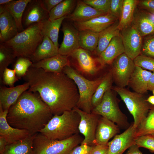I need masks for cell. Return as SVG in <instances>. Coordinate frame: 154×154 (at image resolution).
Returning <instances> with one entry per match:
<instances>
[{"label":"cell","mask_w":154,"mask_h":154,"mask_svg":"<svg viewBox=\"0 0 154 154\" xmlns=\"http://www.w3.org/2000/svg\"><path fill=\"white\" fill-rule=\"evenodd\" d=\"M62 72L74 82L78 88L79 98L76 107L88 113H91L92 96L103 78L96 80H88L81 75L70 65L65 67Z\"/></svg>","instance_id":"obj_6"},{"label":"cell","mask_w":154,"mask_h":154,"mask_svg":"<svg viewBox=\"0 0 154 154\" xmlns=\"http://www.w3.org/2000/svg\"><path fill=\"white\" fill-rule=\"evenodd\" d=\"M147 102L151 105L154 106V96L149 97L147 99Z\"/></svg>","instance_id":"obj_51"},{"label":"cell","mask_w":154,"mask_h":154,"mask_svg":"<svg viewBox=\"0 0 154 154\" xmlns=\"http://www.w3.org/2000/svg\"><path fill=\"white\" fill-rule=\"evenodd\" d=\"M53 116L39 94L28 90L10 107L7 119L13 127L27 130L33 135L39 133Z\"/></svg>","instance_id":"obj_2"},{"label":"cell","mask_w":154,"mask_h":154,"mask_svg":"<svg viewBox=\"0 0 154 154\" xmlns=\"http://www.w3.org/2000/svg\"><path fill=\"white\" fill-rule=\"evenodd\" d=\"M49 19V13L42 0H31L24 12L22 25L25 29L33 24L42 23Z\"/></svg>","instance_id":"obj_12"},{"label":"cell","mask_w":154,"mask_h":154,"mask_svg":"<svg viewBox=\"0 0 154 154\" xmlns=\"http://www.w3.org/2000/svg\"><path fill=\"white\" fill-rule=\"evenodd\" d=\"M135 144L139 147H143L148 149L152 153H154V135H147L136 137Z\"/></svg>","instance_id":"obj_39"},{"label":"cell","mask_w":154,"mask_h":154,"mask_svg":"<svg viewBox=\"0 0 154 154\" xmlns=\"http://www.w3.org/2000/svg\"><path fill=\"white\" fill-rule=\"evenodd\" d=\"M147 135H154V106L151 105L147 116L137 127L135 137Z\"/></svg>","instance_id":"obj_35"},{"label":"cell","mask_w":154,"mask_h":154,"mask_svg":"<svg viewBox=\"0 0 154 154\" xmlns=\"http://www.w3.org/2000/svg\"><path fill=\"white\" fill-rule=\"evenodd\" d=\"M151 14L143 11L135 12L131 23L143 37L154 32V20Z\"/></svg>","instance_id":"obj_25"},{"label":"cell","mask_w":154,"mask_h":154,"mask_svg":"<svg viewBox=\"0 0 154 154\" xmlns=\"http://www.w3.org/2000/svg\"><path fill=\"white\" fill-rule=\"evenodd\" d=\"M125 53L133 60L140 55L143 38L131 24L120 31Z\"/></svg>","instance_id":"obj_11"},{"label":"cell","mask_w":154,"mask_h":154,"mask_svg":"<svg viewBox=\"0 0 154 154\" xmlns=\"http://www.w3.org/2000/svg\"><path fill=\"white\" fill-rule=\"evenodd\" d=\"M137 5L149 13L154 14V0H138Z\"/></svg>","instance_id":"obj_44"},{"label":"cell","mask_w":154,"mask_h":154,"mask_svg":"<svg viewBox=\"0 0 154 154\" xmlns=\"http://www.w3.org/2000/svg\"><path fill=\"white\" fill-rule=\"evenodd\" d=\"M63 22L61 29L63 38L59 48L58 52V54L68 56L75 50L80 48L79 31L72 23Z\"/></svg>","instance_id":"obj_14"},{"label":"cell","mask_w":154,"mask_h":154,"mask_svg":"<svg viewBox=\"0 0 154 154\" xmlns=\"http://www.w3.org/2000/svg\"><path fill=\"white\" fill-rule=\"evenodd\" d=\"M66 16L51 21L49 19L42 23V31L44 36L48 37L55 46L59 48L58 42L60 29Z\"/></svg>","instance_id":"obj_31"},{"label":"cell","mask_w":154,"mask_h":154,"mask_svg":"<svg viewBox=\"0 0 154 154\" xmlns=\"http://www.w3.org/2000/svg\"><path fill=\"white\" fill-rule=\"evenodd\" d=\"M19 33L16 22L3 5H0V41L3 43Z\"/></svg>","instance_id":"obj_18"},{"label":"cell","mask_w":154,"mask_h":154,"mask_svg":"<svg viewBox=\"0 0 154 154\" xmlns=\"http://www.w3.org/2000/svg\"><path fill=\"white\" fill-rule=\"evenodd\" d=\"M153 94V95L154 96V90H153L152 91Z\"/></svg>","instance_id":"obj_53"},{"label":"cell","mask_w":154,"mask_h":154,"mask_svg":"<svg viewBox=\"0 0 154 154\" xmlns=\"http://www.w3.org/2000/svg\"><path fill=\"white\" fill-rule=\"evenodd\" d=\"M77 1L75 0H63L49 13V19L52 21L70 14L74 10Z\"/></svg>","instance_id":"obj_32"},{"label":"cell","mask_w":154,"mask_h":154,"mask_svg":"<svg viewBox=\"0 0 154 154\" xmlns=\"http://www.w3.org/2000/svg\"><path fill=\"white\" fill-rule=\"evenodd\" d=\"M69 65L70 61L68 56L58 54L33 63L32 66L42 68L46 72L59 73L62 72L64 68Z\"/></svg>","instance_id":"obj_23"},{"label":"cell","mask_w":154,"mask_h":154,"mask_svg":"<svg viewBox=\"0 0 154 154\" xmlns=\"http://www.w3.org/2000/svg\"><path fill=\"white\" fill-rule=\"evenodd\" d=\"M23 78L29 85L28 90L38 92L53 115L76 107L79 98L77 86L62 72H47L31 66Z\"/></svg>","instance_id":"obj_1"},{"label":"cell","mask_w":154,"mask_h":154,"mask_svg":"<svg viewBox=\"0 0 154 154\" xmlns=\"http://www.w3.org/2000/svg\"><path fill=\"white\" fill-rule=\"evenodd\" d=\"M80 116L78 125L79 133L84 136L81 144L90 146L95 145V134L98 121L100 116L92 113H88L77 107L73 109Z\"/></svg>","instance_id":"obj_10"},{"label":"cell","mask_w":154,"mask_h":154,"mask_svg":"<svg viewBox=\"0 0 154 154\" xmlns=\"http://www.w3.org/2000/svg\"><path fill=\"white\" fill-rule=\"evenodd\" d=\"M106 14L94 9L82 0H78L74 10L66 19L73 22H82Z\"/></svg>","instance_id":"obj_21"},{"label":"cell","mask_w":154,"mask_h":154,"mask_svg":"<svg viewBox=\"0 0 154 154\" xmlns=\"http://www.w3.org/2000/svg\"><path fill=\"white\" fill-rule=\"evenodd\" d=\"M30 88L29 84L25 82L23 84L12 87L1 86L0 104L3 110H8L17 101L19 97Z\"/></svg>","instance_id":"obj_20"},{"label":"cell","mask_w":154,"mask_h":154,"mask_svg":"<svg viewBox=\"0 0 154 154\" xmlns=\"http://www.w3.org/2000/svg\"><path fill=\"white\" fill-rule=\"evenodd\" d=\"M63 0H42V3L49 13L55 6Z\"/></svg>","instance_id":"obj_47"},{"label":"cell","mask_w":154,"mask_h":154,"mask_svg":"<svg viewBox=\"0 0 154 154\" xmlns=\"http://www.w3.org/2000/svg\"><path fill=\"white\" fill-rule=\"evenodd\" d=\"M16 57L13 50L4 43L0 44V79L1 80L5 69Z\"/></svg>","instance_id":"obj_36"},{"label":"cell","mask_w":154,"mask_h":154,"mask_svg":"<svg viewBox=\"0 0 154 154\" xmlns=\"http://www.w3.org/2000/svg\"><path fill=\"white\" fill-rule=\"evenodd\" d=\"M135 66L133 60L125 53L113 60L111 70L113 80L117 86L124 88L128 85L129 79Z\"/></svg>","instance_id":"obj_9"},{"label":"cell","mask_w":154,"mask_h":154,"mask_svg":"<svg viewBox=\"0 0 154 154\" xmlns=\"http://www.w3.org/2000/svg\"><path fill=\"white\" fill-rule=\"evenodd\" d=\"M133 123L123 132L117 134L108 143L107 154H122L125 151L135 144L136 129L133 127Z\"/></svg>","instance_id":"obj_13"},{"label":"cell","mask_w":154,"mask_h":154,"mask_svg":"<svg viewBox=\"0 0 154 154\" xmlns=\"http://www.w3.org/2000/svg\"><path fill=\"white\" fill-rule=\"evenodd\" d=\"M7 144V142L5 138L0 136V154L3 153Z\"/></svg>","instance_id":"obj_49"},{"label":"cell","mask_w":154,"mask_h":154,"mask_svg":"<svg viewBox=\"0 0 154 154\" xmlns=\"http://www.w3.org/2000/svg\"><path fill=\"white\" fill-rule=\"evenodd\" d=\"M136 66L154 71V58L140 54L133 60Z\"/></svg>","instance_id":"obj_41"},{"label":"cell","mask_w":154,"mask_h":154,"mask_svg":"<svg viewBox=\"0 0 154 154\" xmlns=\"http://www.w3.org/2000/svg\"><path fill=\"white\" fill-rule=\"evenodd\" d=\"M154 90V71L150 78L148 86V90L152 91Z\"/></svg>","instance_id":"obj_50"},{"label":"cell","mask_w":154,"mask_h":154,"mask_svg":"<svg viewBox=\"0 0 154 154\" xmlns=\"http://www.w3.org/2000/svg\"><path fill=\"white\" fill-rule=\"evenodd\" d=\"M94 146L81 144L74 148L70 154H91Z\"/></svg>","instance_id":"obj_45"},{"label":"cell","mask_w":154,"mask_h":154,"mask_svg":"<svg viewBox=\"0 0 154 154\" xmlns=\"http://www.w3.org/2000/svg\"><path fill=\"white\" fill-rule=\"evenodd\" d=\"M108 151V144H96L94 145L91 154H107Z\"/></svg>","instance_id":"obj_46"},{"label":"cell","mask_w":154,"mask_h":154,"mask_svg":"<svg viewBox=\"0 0 154 154\" xmlns=\"http://www.w3.org/2000/svg\"><path fill=\"white\" fill-rule=\"evenodd\" d=\"M36 134L7 144L1 154H34L33 143Z\"/></svg>","instance_id":"obj_27"},{"label":"cell","mask_w":154,"mask_h":154,"mask_svg":"<svg viewBox=\"0 0 154 154\" xmlns=\"http://www.w3.org/2000/svg\"><path fill=\"white\" fill-rule=\"evenodd\" d=\"M18 80L15 70L7 68L4 71L0 82L2 84L12 87L14 86L15 83Z\"/></svg>","instance_id":"obj_42"},{"label":"cell","mask_w":154,"mask_h":154,"mask_svg":"<svg viewBox=\"0 0 154 154\" xmlns=\"http://www.w3.org/2000/svg\"><path fill=\"white\" fill-rule=\"evenodd\" d=\"M139 147L135 144L129 148L126 154H143L139 149Z\"/></svg>","instance_id":"obj_48"},{"label":"cell","mask_w":154,"mask_h":154,"mask_svg":"<svg viewBox=\"0 0 154 154\" xmlns=\"http://www.w3.org/2000/svg\"><path fill=\"white\" fill-rule=\"evenodd\" d=\"M124 0H111L110 13L119 19L122 13Z\"/></svg>","instance_id":"obj_43"},{"label":"cell","mask_w":154,"mask_h":154,"mask_svg":"<svg viewBox=\"0 0 154 154\" xmlns=\"http://www.w3.org/2000/svg\"><path fill=\"white\" fill-rule=\"evenodd\" d=\"M17 57L14 64L13 69L15 70L16 75L19 80L21 79L25 75L33 63L29 58L21 56Z\"/></svg>","instance_id":"obj_37"},{"label":"cell","mask_w":154,"mask_h":154,"mask_svg":"<svg viewBox=\"0 0 154 154\" xmlns=\"http://www.w3.org/2000/svg\"><path fill=\"white\" fill-rule=\"evenodd\" d=\"M83 139L84 138L78 134L64 140H50L38 133L33 141L34 154H70L74 149L81 144Z\"/></svg>","instance_id":"obj_5"},{"label":"cell","mask_w":154,"mask_h":154,"mask_svg":"<svg viewBox=\"0 0 154 154\" xmlns=\"http://www.w3.org/2000/svg\"><path fill=\"white\" fill-rule=\"evenodd\" d=\"M125 53V50L120 35L115 37L108 46L97 58L102 66L112 62L118 56Z\"/></svg>","instance_id":"obj_22"},{"label":"cell","mask_w":154,"mask_h":154,"mask_svg":"<svg viewBox=\"0 0 154 154\" xmlns=\"http://www.w3.org/2000/svg\"><path fill=\"white\" fill-rule=\"evenodd\" d=\"M99 33L88 30L79 31L80 48L90 52H94L98 44Z\"/></svg>","instance_id":"obj_30"},{"label":"cell","mask_w":154,"mask_h":154,"mask_svg":"<svg viewBox=\"0 0 154 154\" xmlns=\"http://www.w3.org/2000/svg\"><path fill=\"white\" fill-rule=\"evenodd\" d=\"M138 0H124L123 9L119 20L120 30L131 24L137 5Z\"/></svg>","instance_id":"obj_33"},{"label":"cell","mask_w":154,"mask_h":154,"mask_svg":"<svg viewBox=\"0 0 154 154\" xmlns=\"http://www.w3.org/2000/svg\"><path fill=\"white\" fill-rule=\"evenodd\" d=\"M8 110H3L0 104V136L5 138L7 144L23 139L31 135L27 130L15 128L10 125L7 119Z\"/></svg>","instance_id":"obj_16"},{"label":"cell","mask_w":154,"mask_h":154,"mask_svg":"<svg viewBox=\"0 0 154 154\" xmlns=\"http://www.w3.org/2000/svg\"><path fill=\"white\" fill-rule=\"evenodd\" d=\"M91 113L108 119L120 129L126 130L131 125L126 116L120 109L117 98L111 89L105 93L101 102L92 109Z\"/></svg>","instance_id":"obj_8"},{"label":"cell","mask_w":154,"mask_h":154,"mask_svg":"<svg viewBox=\"0 0 154 154\" xmlns=\"http://www.w3.org/2000/svg\"><path fill=\"white\" fill-rule=\"evenodd\" d=\"M152 73L136 66L129 79L128 85L134 92L143 94L148 90V83Z\"/></svg>","instance_id":"obj_24"},{"label":"cell","mask_w":154,"mask_h":154,"mask_svg":"<svg viewBox=\"0 0 154 154\" xmlns=\"http://www.w3.org/2000/svg\"><path fill=\"white\" fill-rule=\"evenodd\" d=\"M58 48L48 37L44 36L30 59L33 63L50 58L58 54Z\"/></svg>","instance_id":"obj_26"},{"label":"cell","mask_w":154,"mask_h":154,"mask_svg":"<svg viewBox=\"0 0 154 154\" xmlns=\"http://www.w3.org/2000/svg\"><path fill=\"white\" fill-rule=\"evenodd\" d=\"M113 81L111 70L103 77V80L93 95L92 104L93 109L101 102L105 93L111 89Z\"/></svg>","instance_id":"obj_34"},{"label":"cell","mask_w":154,"mask_h":154,"mask_svg":"<svg viewBox=\"0 0 154 154\" xmlns=\"http://www.w3.org/2000/svg\"><path fill=\"white\" fill-rule=\"evenodd\" d=\"M30 1L13 0L9 3L3 5L14 19L19 32L24 29L22 23L23 17L27 5Z\"/></svg>","instance_id":"obj_29"},{"label":"cell","mask_w":154,"mask_h":154,"mask_svg":"<svg viewBox=\"0 0 154 154\" xmlns=\"http://www.w3.org/2000/svg\"><path fill=\"white\" fill-rule=\"evenodd\" d=\"M12 1L13 0H0V5H4Z\"/></svg>","instance_id":"obj_52"},{"label":"cell","mask_w":154,"mask_h":154,"mask_svg":"<svg viewBox=\"0 0 154 154\" xmlns=\"http://www.w3.org/2000/svg\"><path fill=\"white\" fill-rule=\"evenodd\" d=\"M111 89L116 92L125 104L133 116V125L137 128L140 122L147 116L151 105L147 101L143 94L132 92L124 88L117 86Z\"/></svg>","instance_id":"obj_7"},{"label":"cell","mask_w":154,"mask_h":154,"mask_svg":"<svg viewBox=\"0 0 154 154\" xmlns=\"http://www.w3.org/2000/svg\"><path fill=\"white\" fill-rule=\"evenodd\" d=\"M114 23L99 33L97 47L94 52L98 56L105 49L113 38L120 35L119 21Z\"/></svg>","instance_id":"obj_28"},{"label":"cell","mask_w":154,"mask_h":154,"mask_svg":"<svg viewBox=\"0 0 154 154\" xmlns=\"http://www.w3.org/2000/svg\"><path fill=\"white\" fill-rule=\"evenodd\" d=\"M68 56L71 57L80 69L88 74L94 75L100 69L98 64H100L97 58H93L90 52L89 51L79 48L74 51Z\"/></svg>","instance_id":"obj_15"},{"label":"cell","mask_w":154,"mask_h":154,"mask_svg":"<svg viewBox=\"0 0 154 154\" xmlns=\"http://www.w3.org/2000/svg\"><path fill=\"white\" fill-rule=\"evenodd\" d=\"M118 19L110 13L98 16L82 22H73V25L79 31L88 30L101 32L114 23Z\"/></svg>","instance_id":"obj_17"},{"label":"cell","mask_w":154,"mask_h":154,"mask_svg":"<svg viewBox=\"0 0 154 154\" xmlns=\"http://www.w3.org/2000/svg\"><path fill=\"white\" fill-rule=\"evenodd\" d=\"M80 116L73 109L53 116L39 133L50 140H62L79 134Z\"/></svg>","instance_id":"obj_3"},{"label":"cell","mask_w":154,"mask_h":154,"mask_svg":"<svg viewBox=\"0 0 154 154\" xmlns=\"http://www.w3.org/2000/svg\"><path fill=\"white\" fill-rule=\"evenodd\" d=\"M42 23L33 24L3 43L14 51L15 57L30 59L44 36Z\"/></svg>","instance_id":"obj_4"},{"label":"cell","mask_w":154,"mask_h":154,"mask_svg":"<svg viewBox=\"0 0 154 154\" xmlns=\"http://www.w3.org/2000/svg\"><path fill=\"white\" fill-rule=\"evenodd\" d=\"M120 129L112 121L100 116L96 132V144H108L111 138L120 133Z\"/></svg>","instance_id":"obj_19"},{"label":"cell","mask_w":154,"mask_h":154,"mask_svg":"<svg viewBox=\"0 0 154 154\" xmlns=\"http://www.w3.org/2000/svg\"><path fill=\"white\" fill-rule=\"evenodd\" d=\"M86 4L106 13H110L111 0H83Z\"/></svg>","instance_id":"obj_40"},{"label":"cell","mask_w":154,"mask_h":154,"mask_svg":"<svg viewBox=\"0 0 154 154\" xmlns=\"http://www.w3.org/2000/svg\"><path fill=\"white\" fill-rule=\"evenodd\" d=\"M143 37L141 54L154 58V32Z\"/></svg>","instance_id":"obj_38"}]
</instances>
